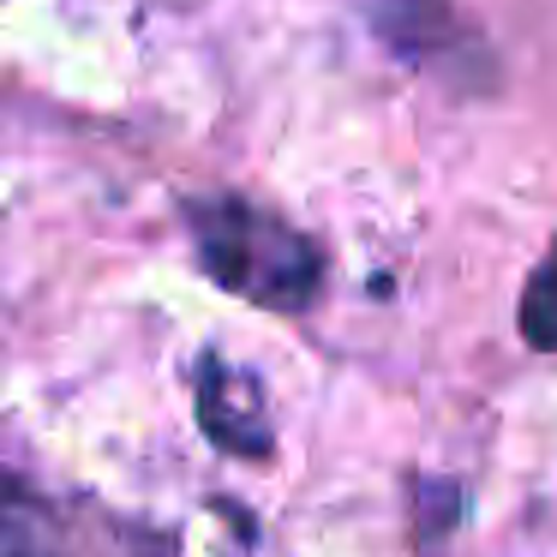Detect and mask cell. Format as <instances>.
<instances>
[{"instance_id": "277c9868", "label": "cell", "mask_w": 557, "mask_h": 557, "mask_svg": "<svg viewBox=\"0 0 557 557\" xmlns=\"http://www.w3.org/2000/svg\"><path fill=\"white\" fill-rule=\"evenodd\" d=\"M521 336H528V348H557V246L528 276V294H521Z\"/></svg>"}, {"instance_id": "3957f363", "label": "cell", "mask_w": 557, "mask_h": 557, "mask_svg": "<svg viewBox=\"0 0 557 557\" xmlns=\"http://www.w3.org/2000/svg\"><path fill=\"white\" fill-rule=\"evenodd\" d=\"M0 557H61L49 504L7 473H0Z\"/></svg>"}, {"instance_id": "6da1fadb", "label": "cell", "mask_w": 557, "mask_h": 557, "mask_svg": "<svg viewBox=\"0 0 557 557\" xmlns=\"http://www.w3.org/2000/svg\"><path fill=\"white\" fill-rule=\"evenodd\" d=\"M186 222H193L205 276L240 300L264 306V312H306L324 288L318 246L246 198H193Z\"/></svg>"}, {"instance_id": "7a4b0ae2", "label": "cell", "mask_w": 557, "mask_h": 557, "mask_svg": "<svg viewBox=\"0 0 557 557\" xmlns=\"http://www.w3.org/2000/svg\"><path fill=\"white\" fill-rule=\"evenodd\" d=\"M198 425L210 444L228 456H270V420H264V389L252 372L228 366L222 354L198 360Z\"/></svg>"}]
</instances>
